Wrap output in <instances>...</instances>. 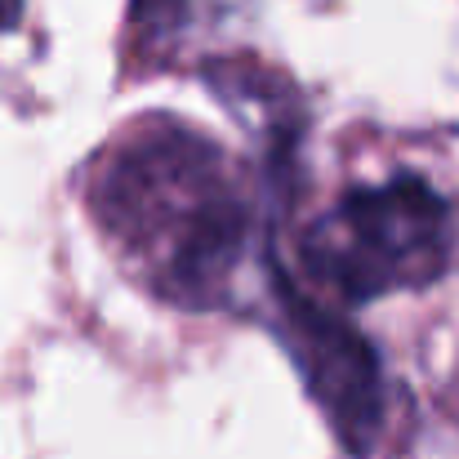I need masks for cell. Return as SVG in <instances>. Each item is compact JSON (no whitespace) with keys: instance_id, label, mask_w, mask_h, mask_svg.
I'll return each instance as SVG.
<instances>
[{"instance_id":"1","label":"cell","mask_w":459,"mask_h":459,"mask_svg":"<svg viewBox=\"0 0 459 459\" xmlns=\"http://www.w3.org/2000/svg\"><path fill=\"white\" fill-rule=\"evenodd\" d=\"M295 148V134L268 139L255 183L205 130L152 112L90 160L85 205L152 299L183 312L241 307L281 237Z\"/></svg>"},{"instance_id":"2","label":"cell","mask_w":459,"mask_h":459,"mask_svg":"<svg viewBox=\"0 0 459 459\" xmlns=\"http://www.w3.org/2000/svg\"><path fill=\"white\" fill-rule=\"evenodd\" d=\"M455 210L424 174H388L339 192L295 237L299 281L316 299L348 307L429 290L455 259Z\"/></svg>"},{"instance_id":"3","label":"cell","mask_w":459,"mask_h":459,"mask_svg":"<svg viewBox=\"0 0 459 459\" xmlns=\"http://www.w3.org/2000/svg\"><path fill=\"white\" fill-rule=\"evenodd\" d=\"M264 321L299 370L307 397L330 424L339 451L370 459L388 429V375L375 343L348 312L316 299L281 255V237L264 255Z\"/></svg>"},{"instance_id":"4","label":"cell","mask_w":459,"mask_h":459,"mask_svg":"<svg viewBox=\"0 0 459 459\" xmlns=\"http://www.w3.org/2000/svg\"><path fill=\"white\" fill-rule=\"evenodd\" d=\"M237 0H134V31L143 49H174L187 36L219 27Z\"/></svg>"},{"instance_id":"5","label":"cell","mask_w":459,"mask_h":459,"mask_svg":"<svg viewBox=\"0 0 459 459\" xmlns=\"http://www.w3.org/2000/svg\"><path fill=\"white\" fill-rule=\"evenodd\" d=\"M18 9H22V0H0V27H13Z\"/></svg>"}]
</instances>
